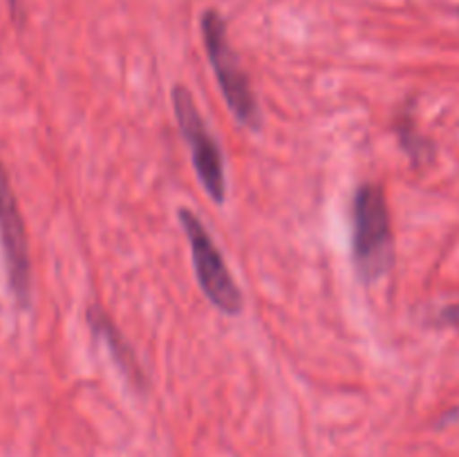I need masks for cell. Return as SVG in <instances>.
I'll return each mask as SVG.
<instances>
[{
	"label": "cell",
	"mask_w": 459,
	"mask_h": 457,
	"mask_svg": "<svg viewBox=\"0 0 459 457\" xmlns=\"http://www.w3.org/2000/svg\"><path fill=\"white\" fill-rule=\"evenodd\" d=\"M352 263L363 282H377L394 263L388 200L375 182L361 184L352 197Z\"/></svg>",
	"instance_id": "1"
},
{
	"label": "cell",
	"mask_w": 459,
	"mask_h": 457,
	"mask_svg": "<svg viewBox=\"0 0 459 457\" xmlns=\"http://www.w3.org/2000/svg\"><path fill=\"white\" fill-rule=\"evenodd\" d=\"M202 40H204L206 56L213 67L215 81L227 101V108L233 112L238 124L247 125L249 130H260L263 115H260L258 99H255L249 76L242 70L240 58L229 40L227 22L215 9H206L202 13Z\"/></svg>",
	"instance_id": "2"
},
{
	"label": "cell",
	"mask_w": 459,
	"mask_h": 457,
	"mask_svg": "<svg viewBox=\"0 0 459 457\" xmlns=\"http://www.w3.org/2000/svg\"><path fill=\"white\" fill-rule=\"evenodd\" d=\"M179 227L191 246L193 269H195L197 285L211 305L227 316H238L245 309V298L231 276L222 251L215 245L213 236L191 209H179Z\"/></svg>",
	"instance_id": "3"
},
{
	"label": "cell",
	"mask_w": 459,
	"mask_h": 457,
	"mask_svg": "<svg viewBox=\"0 0 459 457\" xmlns=\"http://www.w3.org/2000/svg\"><path fill=\"white\" fill-rule=\"evenodd\" d=\"M170 99H173V112L179 133L191 152L193 168H195L202 188L215 204H224L227 202V166H224V155L218 139L213 137L204 116L197 110L195 99L188 92V88L175 85Z\"/></svg>",
	"instance_id": "4"
},
{
	"label": "cell",
	"mask_w": 459,
	"mask_h": 457,
	"mask_svg": "<svg viewBox=\"0 0 459 457\" xmlns=\"http://www.w3.org/2000/svg\"><path fill=\"white\" fill-rule=\"evenodd\" d=\"M0 249H3L7 287L18 309L31 305V260L25 222L7 168L0 161Z\"/></svg>",
	"instance_id": "5"
},
{
	"label": "cell",
	"mask_w": 459,
	"mask_h": 457,
	"mask_svg": "<svg viewBox=\"0 0 459 457\" xmlns=\"http://www.w3.org/2000/svg\"><path fill=\"white\" fill-rule=\"evenodd\" d=\"M85 321H88L90 332L106 345V349L110 352V358L115 361V366L119 367L121 375L130 381V385L137 390H146V372H143L133 345H130L128 339L121 334V330L117 327V323L112 321L110 314H108L101 305L92 303L88 307V312H85Z\"/></svg>",
	"instance_id": "6"
},
{
	"label": "cell",
	"mask_w": 459,
	"mask_h": 457,
	"mask_svg": "<svg viewBox=\"0 0 459 457\" xmlns=\"http://www.w3.org/2000/svg\"><path fill=\"white\" fill-rule=\"evenodd\" d=\"M397 134L402 148L411 155V160L415 164L430 160V143L415 133V124H412V116L408 112H403L397 119Z\"/></svg>",
	"instance_id": "7"
},
{
	"label": "cell",
	"mask_w": 459,
	"mask_h": 457,
	"mask_svg": "<svg viewBox=\"0 0 459 457\" xmlns=\"http://www.w3.org/2000/svg\"><path fill=\"white\" fill-rule=\"evenodd\" d=\"M442 318H444V321H448V323H459V303L444 309Z\"/></svg>",
	"instance_id": "8"
},
{
	"label": "cell",
	"mask_w": 459,
	"mask_h": 457,
	"mask_svg": "<svg viewBox=\"0 0 459 457\" xmlns=\"http://www.w3.org/2000/svg\"><path fill=\"white\" fill-rule=\"evenodd\" d=\"M9 9H12V16L18 18L21 16V0H7Z\"/></svg>",
	"instance_id": "9"
}]
</instances>
